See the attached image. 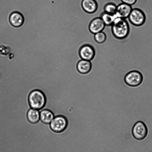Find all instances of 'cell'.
<instances>
[{"mask_svg": "<svg viewBox=\"0 0 152 152\" xmlns=\"http://www.w3.org/2000/svg\"><path fill=\"white\" fill-rule=\"evenodd\" d=\"M104 51H105V50H104ZM109 52H111V53H112V52H110V51H109Z\"/></svg>", "mask_w": 152, "mask_h": 152, "instance_id": "obj_19", "label": "cell"}, {"mask_svg": "<svg viewBox=\"0 0 152 152\" xmlns=\"http://www.w3.org/2000/svg\"><path fill=\"white\" fill-rule=\"evenodd\" d=\"M122 3H123L131 6L135 4L137 0H121Z\"/></svg>", "mask_w": 152, "mask_h": 152, "instance_id": "obj_18", "label": "cell"}, {"mask_svg": "<svg viewBox=\"0 0 152 152\" xmlns=\"http://www.w3.org/2000/svg\"><path fill=\"white\" fill-rule=\"evenodd\" d=\"M77 69L80 73L86 74L88 72L91 68V64L90 61L81 59L77 63Z\"/></svg>", "mask_w": 152, "mask_h": 152, "instance_id": "obj_13", "label": "cell"}, {"mask_svg": "<svg viewBox=\"0 0 152 152\" xmlns=\"http://www.w3.org/2000/svg\"><path fill=\"white\" fill-rule=\"evenodd\" d=\"M94 37L95 41L98 43H102L104 42L107 38L106 35L103 31L94 34Z\"/></svg>", "mask_w": 152, "mask_h": 152, "instance_id": "obj_17", "label": "cell"}, {"mask_svg": "<svg viewBox=\"0 0 152 152\" xmlns=\"http://www.w3.org/2000/svg\"><path fill=\"white\" fill-rule=\"evenodd\" d=\"M133 136L136 140L141 141L145 139L148 134V129L145 124L141 121H136L132 129Z\"/></svg>", "mask_w": 152, "mask_h": 152, "instance_id": "obj_3", "label": "cell"}, {"mask_svg": "<svg viewBox=\"0 0 152 152\" xmlns=\"http://www.w3.org/2000/svg\"><path fill=\"white\" fill-rule=\"evenodd\" d=\"M133 25L140 26L142 25L146 20V16L141 10L138 8L132 9L128 18Z\"/></svg>", "mask_w": 152, "mask_h": 152, "instance_id": "obj_5", "label": "cell"}, {"mask_svg": "<svg viewBox=\"0 0 152 152\" xmlns=\"http://www.w3.org/2000/svg\"><path fill=\"white\" fill-rule=\"evenodd\" d=\"M113 36L118 40H123L128 36L130 31L129 25L126 19L117 17L111 26Z\"/></svg>", "mask_w": 152, "mask_h": 152, "instance_id": "obj_1", "label": "cell"}, {"mask_svg": "<svg viewBox=\"0 0 152 152\" xmlns=\"http://www.w3.org/2000/svg\"><path fill=\"white\" fill-rule=\"evenodd\" d=\"M39 111L40 121L44 124H49L55 117L53 113L47 109L41 110Z\"/></svg>", "mask_w": 152, "mask_h": 152, "instance_id": "obj_12", "label": "cell"}, {"mask_svg": "<svg viewBox=\"0 0 152 152\" xmlns=\"http://www.w3.org/2000/svg\"><path fill=\"white\" fill-rule=\"evenodd\" d=\"M28 101L31 108L39 110L44 107L46 99L42 91L39 90L35 89L31 91L29 94Z\"/></svg>", "mask_w": 152, "mask_h": 152, "instance_id": "obj_2", "label": "cell"}, {"mask_svg": "<svg viewBox=\"0 0 152 152\" xmlns=\"http://www.w3.org/2000/svg\"><path fill=\"white\" fill-rule=\"evenodd\" d=\"M81 5L83 10L89 14L95 12L98 8L97 3L96 0H82Z\"/></svg>", "mask_w": 152, "mask_h": 152, "instance_id": "obj_11", "label": "cell"}, {"mask_svg": "<svg viewBox=\"0 0 152 152\" xmlns=\"http://www.w3.org/2000/svg\"><path fill=\"white\" fill-rule=\"evenodd\" d=\"M117 5L113 3H109L105 5L103 8L104 12L111 14H115L116 12Z\"/></svg>", "mask_w": 152, "mask_h": 152, "instance_id": "obj_16", "label": "cell"}, {"mask_svg": "<svg viewBox=\"0 0 152 152\" xmlns=\"http://www.w3.org/2000/svg\"><path fill=\"white\" fill-rule=\"evenodd\" d=\"M27 117L28 121L32 124H35L40 120L39 110L31 108L28 111Z\"/></svg>", "mask_w": 152, "mask_h": 152, "instance_id": "obj_14", "label": "cell"}, {"mask_svg": "<svg viewBox=\"0 0 152 152\" xmlns=\"http://www.w3.org/2000/svg\"><path fill=\"white\" fill-rule=\"evenodd\" d=\"M106 25L100 17L93 19L90 23L88 28L90 32L93 34L103 31Z\"/></svg>", "mask_w": 152, "mask_h": 152, "instance_id": "obj_8", "label": "cell"}, {"mask_svg": "<svg viewBox=\"0 0 152 152\" xmlns=\"http://www.w3.org/2000/svg\"><path fill=\"white\" fill-rule=\"evenodd\" d=\"M100 17L106 26H110L117 17L115 14L112 15L103 12L101 14Z\"/></svg>", "mask_w": 152, "mask_h": 152, "instance_id": "obj_15", "label": "cell"}, {"mask_svg": "<svg viewBox=\"0 0 152 152\" xmlns=\"http://www.w3.org/2000/svg\"><path fill=\"white\" fill-rule=\"evenodd\" d=\"M143 77L139 71L133 70L128 72L125 75L124 80L128 86L132 87L139 86L142 82Z\"/></svg>", "mask_w": 152, "mask_h": 152, "instance_id": "obj_4", "label": "cell"}, {"mask_svg": "<svg viewBox=\"0 0 152 152\" xmlns=\"http://www.w3.org/2000/svg\"><path fill=\"white\" fill-rule=\"evenodd\" d=\"M68 124L67 118L63 115H58L54 118L49 124L51 130L56 133L64 132L66 129Z\"/></svg>", "mask_w": 152, "mask_h": 152, "instance_id": "obj_6", "label": "cell"}, {"mask_svg": "<svg viewBox=\"0 0 152 152\" xmlns=\"http://www.w3.org/2000/svg\"><path fill=\"white\" fill-rule=\"evenodd\" d=\"M79 53L81 59L91 61L94 56L95 51L92 46L89 44H85L80 48Z\"/></svg>", "mask_w": 152, "mask_h": 152, "instance_id": "obj_7", "label": "cell"}, {"mask_svg": "<svg viewBox=\"0 0 152 152\" xmlns=\"http://www.w3.org/2000/svg\"><path fill=\"white\" fill-rule=\"evenodd\" d=\"M132 9V6L121 3L117 6L115 14L117 17L126 19L128 18Z\"/></svg>", "mask_w": 152, "mask_h": 152, "instance_id": "obj_9", "label": "cell"}, {"mask_svg": "<svg viewBox=\"0 0 152 152\" xmlns=\"http://www.w3.org/2000/svg\"><path fill=\"white\" fill-rule=\"evenodd\" d=\"M9 21L13 27L18 28L23 24L24 19L23 15L19 12L15 11L12 12L9 17Z\"/></svg>", "mask_w": 152, "mask_h": 152, "instance_id": "obj_10", "label": "cell"}]
</instances>
